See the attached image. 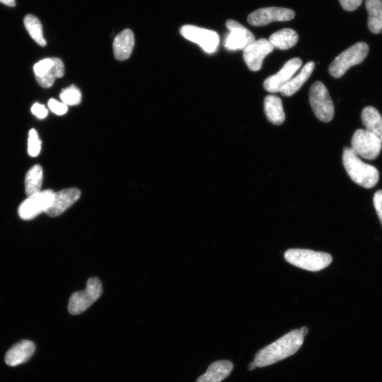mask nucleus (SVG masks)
Wrapping results in <instances>:
<instances>
[{
	"mask_svg": "<svg viewBox=\"0 0 382 382\" xmlns=\"http://www.w3.org/2000/svg\"><path fill=\"white\" fill-rule=\"evenodd\" d=\"M300 330L302 332V334L303 335V336H306L308 334V330L306 326L302 327L300 329Z\"/></svg>",
	"mask_w": 382,
	"mask_h": 382,
	"instance_id": "33",
	"label": "nucleus"
},
{
	"mask_svg": "<svg viewBox=\"0 0 382 382\" xmlns=\"http://www.w3.org/2000/svg\"><path fill=\"white\" fill-rule=\"evenodd\" d=\"M369 46L363 42H357L340 53L329 66V73L334 78L341 77L349 68L360 64L366 57Z\"/></svg>",
	"mask_w": 382,
	"mask_h": 382,
	"instance_id": "4",
	"label": "nucleus"
},
{
	"mask_svg": "<svg viewBox=\"0 0 382 382\" xmlns=\"http://www.w3.org/2000/svg\"><path fill=\"white\" fill-rule=\"evenodd\" d=\"M309 101L317 118L330 122L334 116V105L325 86L320 81L314 82L309 91Z\"/></svg>",
	"mask_w": 382,
	"mask_h": 382,
	"instance_id": "6",
	"label": "nucleus"
},
{
	"mask_svg": "<svg viewBox=\"0 0 382 382\" xmlns=\"http://www.w3.org/2000/svg\"><path fill=\"white\" fill-rule=\"evenodd\" d=\"M47 105L52 112L58 115L65 114L68 110L66 105L53 98L49 100Z\"/></svg>",
	"mask_w": 382,
	"mask_h": 382,
	"instance_id": "28",
	"label": "nucleus"
},
{
	"mask_svg": "<svg viewBox=\"0 0 382 382\" xmlns=\"http://www.w3.org/2000/svg\"><path fill=\"white\" fill-rule=\"evenodd\" d=\"M295 12L286 8L266 7L261 8L250 13L247 21L253 26L266 25L274 21H287L293 19Z\"/></svg>",
	"mask_w": 382,
	"mask_h": 382,
	"instance_id": "11",
	"label": "nucleus"
},
{
	"mask_svg": "<svg viewBox=\"0 0 382 382\" xmlns=\"http://www.w3.org/2000/svg\"><path fill=\"white\" fill-rule=\"evenodd\" d=\"M233 367V364L228 360L216 361L209 366L197 382H221L231 374Z\"/></svg>",
	"mask_w": 382,
	"mask_h": 382,
	"instance_id": "18",
	"label": "nucleus"
},
{
	"mask_svg": "<svg viewBox=\"0 0 382 382\" xmlns=\"http://www.w3.org/2000/svg\"><path fill=\"white\" fill-rule=\"evenodd\" d=\"M361 119L366 130L376 135L382 142V116L378 111L372 106L365 107Z\"/></svg>",
	"mask_w": 382,
	"mask_h": 382,
	"instance_id": "20",
	"label": "nucleus"
},
{
	"mask_svg": "<svg viewBox=\"0 0 382 382\" xmlns=\"http://www.w3.org/2000/svg\"><path fill=\"white\" fill-rule=\"evenodd\" d=\"M59 97L65 105H75L80 103L81 93L76 86L71 85L62 91Z\"/></svg>",
	"mask_w": 382,
	"mask_h": 382,
	"instance_id": "26",
	"label": "nucleus"
},
{
	"mask_svg": "<svg viewBox=\"0 0 382 382\" xmlns=\"http://www.w3.org/2000/svg\"><path fill=\"white\" fill-rule=\"evenodd\" d=\"M80 196L81 191L74 187L54 192L52 204L45 213L51 217L59 216L73 205Z\"/></svg>",
	"mask_w": 382,
	"mask_h": 382,
	"instance_id": "15",
	"label": "nucleus"
},
{
	"mask_svg": "<svg viewBox=\"0 0 382 382\" xmlns=\"http://www.w3.org/2000/svg\"><path fill=\"white\" fill-rule=\"evenodd\" d=\"M299 40L297 33L291 28H284L272 34L268 40L274 48L287 50L294 47Z\"/></svg>",
	"mask_w": 382,
	"mask_h": 382,
	"instance_id": "22",
	"label": "nucleus"
},
{
	"mask_svg": "<svg viewBox=\"0 0 382 382\" xmlns=\"http://www.w3.org/2000/svg\"><path fill=\"white\" fill-rule=\"evenodd\" d=\"M226 25L229 30L224 40L227 50L243 51L255 40L253 34L240 23L230 19L226 21Z\"/></svg>",
	"mask_w": 382,
	"mask_h": 382,
	"instance_id": "12",
	"label": "nucleus"
},
{
	"mask_svg": "<svg viewBox=\"0 0 382 382\" xmlns=\"http://www.w3.org/2000/svg\"><path fill=\"white\" fill-rule=\"evenodd\" d=\"M304 336L300 330H294L257 352L254 362L264 367L294 354L301 347Z\"/></svg>",
	"mask_w": 382,
	"mask_h": 382,
	"instance_id": "1",
	"label": "nucleus"
},
{
	"mask_svg": "<svg viewBox=\"0 0 382 382\" xmlns=\"http://www.w3.org/2000/svg\"><path fill=\"white\" fill-rule=\"evenodd\" d=\"M181 35L187 40L199 45L207 53L216 51L219 36L216 32L192 25H185L180 28Z\"/></svg>",
	"mask_w": 382,
	"mask_h": 382,
	"instance_id": "10",
	"label": "nucleus"
},
{
	"mask_svg": "<svg viewBox=\"0 0 382 382\" xmlns=\"http://www.w3.org/2000/svg\"><path fill=\"white\" fill-rule=\"evenodd\" d=\"M134 45V38L131 30L125 29L117 35L112 44L116 59L119 61L127 59L132 54Z\"/></svg>",
	"mask_w": 382,
	"mask_h": 382,
	"instance_id": "17",
	"label": "nucleus"
},
{
	"mask_svg": "<svg viewBox=\"0 0 382 382\" xmlns=\"http://www.w3.org/2000/svg\"><path fill=\"white\" fill-rule=\"evenodd\" d=\"M264 110L267 120L275 125L282 124L285 120V114L282 102L277 96L269 95L264 100Z\"/></svg>",
	"mask_w": 382,
	"mask_h": 382,
	"instance_id": "19",
	"label": "nucleus"
},
{
	"mask_svg": "<svg viewBox=\"0 0 382 382\" xmlns=\"http://www.w3.org/2000/svg\"><path fill=\"white\" fill-rule=\"evenodd\" d=\"M103 287L98 277H91L86 289L73 293L69 300L68 311L72 315H79L87 310L101 296Z\"/></svg>",
	"mask_w": 382,
	"mask_h": 382,
	"instance_id": "5",
	"label": "nucleus"
},
{
	"mask_svg": "<svg viewBox=\"0 0 382 382\" xmlns=\"http://www.w3.org/2000/svg\"><path fill=\"white\" fill-rule=\"evenodd\" d=\"M374 204L382 224V190H378L374 194Z\"/></svg>",
	"mask_w": 382,
	"mask_h": 382,
	"instance_id": "29",
	"label": "nucleus"
},
{
	"mask_svg": "<svg viewBox=\"0 0 382 382\" xmlns=\"http://www.w3.org/2000/svg\"><path fill=\"white\" fill-rule=\"evenodd\" d=\"M35 349V344L30 340H23L13 345L5 355V363L14 366L28 361Z\"/></svg>",
	"mask_w": 382,
	"mask_h": 382,
	"instance_id": "16",
	"label": "nucleus"
},
{
	"mask_svg": "<svg viewBox=\"0 0 382 382\" xmlns=\"http://www.w3.org/2000/svg\"><path fill=\"white\" fill-rule=\"evenodd\" d=\"M284 259L290 264L308 271H320L332 262V256L326 253L307 249H289Z\"/></svg>",
	"mask_w": 382,
	"mask_h": 382,
	"instance_id": "3",
	"label": "nucleus"
},
{
	"mask_svg": "<svg viewBox=\"0 0 382 382\" xmlns=\"http://www.w3.org/2000/svg\"><path fill=\"white\" fill-rule=\"evenodd\" d=\"M301 64L302 61L299 58L296 57L289 59L277 74L269 76L265 80L264 88L270 93L280 92L282 88L300 69Z\"/></svg>",
	"mask_w": 382,
	"mask_h": 382,
	"instance_id": "13",
	"label": "nucleus"
},
{
	"mask_svg": "<svg viewBox=\"0 0 382 382\" xmlns=\"http://www.w3.org/2000/svg\"><path fill=\"white\" fill-rule=\"evenodd\" d=\"M0 3H2L8 6H14L16 5L15 0H0Z\"/></svg>",
	"mask_w": 382,
	"mask_h": 382,
	"instance_id": "32",
	"label": "nucleus"
},
{
	"mask_svg": "<svg viewBox=\"0 0 382 382\" xmlns=\"http://www.w3.org/2000/svg\"><path fill=\"white\" fill-rule=\"evenodd\" d=\"M31 112L40 119L45 118L47 115V110L45 107L40 103H35L31 108Z\"/></svg>",
	"mask_w": 382,
	"mask_h": 382,
	"instance_id": "31",
	"label": "nucleus"
},
{
	"mask_svg": "<svg viewBox=\"0 0 382 382\" xmlns=\"http://www.w3.org/2000/svg\"><path fill=\"white\" fill-rule=\"evenodd\" d=\"M368 12V27L375 33H382V0H366Z\"/></svg>",
	"mask_w": 382,
	"mask_h": 382,
	"instance_id": "23",
	"label": "nucleus"
},
{
	"mask_svg": "<svg viewBox=\"0 0 382 382\" xmlns=\"http://www.w3.org/2000/svg\"><path fill=\"white\" fill-rule=\"evenodd\" d=\"M43 179L42 168L35 165L27 172L25 178V191L28 197L40 192Z\"/></svg>",
	"mask_w": 382,
	"mask_h": 382,
	"instance_id": "24",
	"label": "nucleus"
},
{
	"mask_svg": "<svg viewBox=\"0 0 382 382\" xmlns=\"http://www.w3.org/2000/svg\"><path fill=\"white\" fill-rule=\"evenodd\" d=\"M273 50L274 47L268 40L258 39L243 50V57L248 69L257 71L261 69L264 59Z\"/></svg>",
	"mask_w": 382,
	"mask_h": 382,
	"instance_id": "14",
	"label": "nucleus"
},
{
	"mask_svg": "<svg viewBox=\"0 0 382 382\" xmlns=\"http://www.w3.org/2000/svg\"><path fill=\"white\" fill-rule=\"evenodd\" d=\"M342 7L348 11L356 10L362 3V0H339Z\"/></svg>",
	"mask_w": 382,
	"mask_h": 382,
	"instance_id": "30",
	"label": "nucleus"
},
{
	"mask_svg": "<svg viewBox=\"0 0 382 382\" xmlns=\"http://www.w3.org/2000/svg\"><path fill=\"white\" fill-rule=\"evenodd\" d=\"M382 142L376 135L366 129H359L354 132L351 149L358 156L374 160L380 154Z\"/></svg>",
	"mask_w": 382,
	"mask_h": 382,
	"instance_id": "7",
	"label": "nucleus"
},
{
	"mask_svg": "<svg viewBox=\"0 0 382 382\" xmlns=\"http://www.w3.org/2000/svg\"><path fill=\"white\" fill-rule=\"evenodd\" d=\"M342 163L350 178L357 185L364 188H371L377 184L379 180L378 170L363 162L351 148L344 149Z\"/></svg>",
	"mask_w": 382,
	"mask_h": 382,
	"instance_id": "2",
	"label": "nucleus"
},
{
	"mask_svg": "<svg viewBox=\"0 0 382 382\" xmlns=\"http://www.w3.org/2000/svg\"><path fill=\"white\" fill-rule=\"evenodd\" d=\"M54 193L52 190H45L28 197L18 207L19 216L30 220L45 212L52 204Z\"/></svg>",
	"mask_w": 382,
	"mask_h": 382,
	"instance_id": "8",
	"label": "nucleus"
},
{
	"mask_svg": "<svg viewBox=\"0 0 382 382\" xmlns=\"http://www.w3.org/2000/svg\"><path fill=\"white\" fill-rule=\"evenodd\" d=\"M41 141L38 137L37 131L31 129L28 133V152L30 156H37L40 152Z\"/></svg>",
	"mask_w": 382,
	"mask_h": 382,
	"instance_id": "27",
	"label": "nucleus"
},
{
	"mask_svg": "<svg viewBox=\"0 0 382 382\" xmlns=\"http://www.w3.org/2000/svg\"><path fill=\"white\" fill-rule=\"evenodd\" d=\"M24 25L31 37L40 46L46 45L40 21L35 16L28 14L24 18Z\"/></svg>",
	"mask_w": 382,
	"mask_h": 382,
	"instance_id": "25",
	"label": "nucleus"
},
{
	"mask_svg": "<svg viewBox=\"0 0 382 382\" xmlns=\"http://www.w3.org/2000/svg\"><path fill=\"white\" fill-rule=\"evenodd\" d=\"M315 67L313 62H307L299 73L293 76L282 88L280 93L284 96H291L297 92L311 75Z\"/></svg>",
	"mask_w": 382,
	"mask_h": 382,
	"instance_id": "21",
	"label": "nucleus"
},
{
	"mask_svg": "<svg viewBox=\"0 0 382 382\" xmlns=\"http://www.w3.org/2000/svg\"><path fill=\"white\" fill-rule=\"evenodd\" d=\"M257 366L254 361L250 362L248 366V369L250 371H252L253 369H255Z\"/></svg>",
	"mask_w": 382,
	"mask_h": 382,
	"instance_id": "34",
	"label": "nucleus"
},
{
	"mask_svg": "<svg viewBox=\"0 0 382 382\" xmlns=\"http://www.w3.org/2000/svg\"><path fill=\"white\" fill-rule=\"evenodd\" d=\"M33 70L38 84L43 88H50L56 78L64 76V65L59 58H47L36 63Z\"/></svg>",
	"mask_w": 382,
	"mask_h": 382,
	"instance_id": "9",
	"label": "nucleus"
}]
</instances>
